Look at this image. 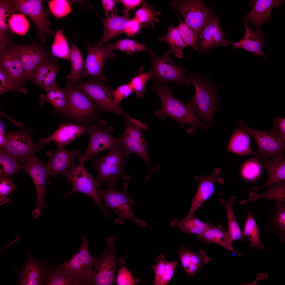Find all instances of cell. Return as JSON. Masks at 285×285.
I'll list each match as a JSON object with an SVG mask.
<instances>
[{
  "label": "cell",
  "instance_id": "52a82bcc",
  "mask_svg": "<svg viewBox=\"0 0 285 285\" xmlns=\"http://www.w3.org/2000/svg\"><path fill=\"white\" fill-rule=\"evenodd\" d=\"M170 7L181 14L184 22L196 34L216 16L213 10L200 0H175Z\"/></svg>",
  "mask_w": 285,
  "mask_h": 285
},
{
  "label": "cell",
  "instance_id": "9a60e30c",
  "mask_svg": "<svg viewBox=\"0 0 285 285\" xmlns=\"http://www.w3.org/2000/svg\"><path fill=\"white\" fill-rule=\"evenodd\" d=\"M42 0H11L14 13L20 12L29 17L34 23L38 30L37 36L42 43L48 36H54L51 22L44 11Z\"/></svg>",
  "mask_w": 285,
  "mask_h": 285
},
{
  "label": "cell",
  "instance_id": "5bb4252c",
  "mask_svg": "<svg viewBox=\"0 0 285 285\" xmlns=\"http://www.w3.org/2000/svg\"><path fill=\"white\" fill-rule=\"evenodd\" d=\"M26 81L32 80L37 69L43 64L57 59L36 41L25 44H15Z\"/></svg>",
  "mask_w": 285,
  "mask_h": 285
},
{
  "label": "cell",
  "instance_id": "be15d7a7",
  "mask_svg": "<svg viewBox=\"0 0 285 285\" xmlns=\"http://www.w3.org/2000/svg\"><path fill=\"white\" fill-rule=\"evenodd\" d=\"M101 2L107 18L110 17L114 13V8L116 1L102 0Z\"/></svg>",
  "mask_w": 285,
  "mask_h": 285
},
{
  "label": "cell",
  "instance_id": "b9f144b4",
  "mask_svg": "<svg viewBox=\"0 0 285 285\" xmlns=\"http://www.w3.org/2000/svg\"><path fill=\"white\" fill-rule=\"evenodd\" d=\"M70 62L71 72L66 77V78L74 84L82 78L84 64L80 51L72 42Z\"/></svg>",
  "mask_w": 285,
  "mask_h": 285
},
{
  "label": "cell",
  "instance_id": "9f6ffc18",
  "mask_svg": "<svg viewBox=\"0 0 285 285\" xmlns=\"http://www.w3.org/2000/svg\"><path fill=\"white\" fill-rule=\"evenodd\" d=\"M260 166L255 158H251L243 166L241 173L243 177L248 180H252L258 176L260 172Z\"/></svg>",
  "mask_w": 285,
  "mask_h": 285
},
{
  "label": "cell",
  "instance_id": "7bdbcfd3",
  "mask_svg": "<svg viewBox=\"0 0 285 285\" xmlns=\"http://www.w3.org/2000/svg\"><path fill=\"white\" fill-rule=\"evenodd\" d=\"M159 41H164L168 44L175 56L179 59L183 58L182 50L186 46L183 41L177 27L172 25L168 27L167 35L159 38Z\"/></svg>",
  "mask_w": 285,
  "mask_h": 285
},
{
  "label": "cell",
  "instance_id": "7dc6e473",
  "mask_svg": "<svg viewBox=\"0 0 285 285\" xmlns=\"http://www.w3.org/2000/svg\"><path fill=\"white\" fill-rule=\"evenodd\" d=\"M106 47L111 50H118L131 55L140 51L148 52L149 49L145 45L127 39L118 40L113 44H109Z\"/></svg>",
  "mask_w": 285,
  "mask_h": 285
},
{
  "label": "cell",
  "instance_id": "11a10c76",
  "mask_svg": "<svg viewBox=\"0 0 285 285\" xmlns=\"http://www.w3.org/2000/svg\"><path fill=\"white\" fill-rule=\"evenodd\" d=\"M12 179L6 176H0V204L2 205L9 203L11 199L7 198L8 195L15 189L17 186L12 183Z\"/></svg>",
  "mask_w": 285,
  "mask_h": 285
},
{
  "label": "cell",
  "instance_id": "ffe728a7",
  "mask_svg": "<svg viewBox=\"0 0 285 285\" xmlns=\"http://www.w3.org/2000/svg\"><path fill=\"white\" fill-rule=\"evenodd\" d=\"M15 44L12 41L0 45V68L7 73L17 86L23 87L27 81Z\"/></svg>",
  "mask_w": 285,
  "mask_h": 285
},
{
  "label": "cell",
  "instance_id": "f6af8a7d",
  "mask_svg": "<svg viewBox=\"0 0 285 285\" xmlns=\"http://www.w3.org/2000/svg\"><path fill=\"white\" fill-rule=\"evenodd\" d=\"M14 156L0 149V176H13L23 170L22 165L20 164Z\"/></svg>",
  "mask_w": 285,
  "mask_h": 285
},
{
  "label": "cell",
  "instance_id": "6125c7cd",
  "mask_svg": "<svg viewBox=\"0 0 285 285\" xmlns=\"http://www.w3.org/2000/svg\"><path fill=\"white\" fill-rule=\"evenodd\" d=\"M274 125L277 129L282 139L285 141V118L276 117L274 120Z\"/></svg>",
  "mask_w": 285,
  "mask_h": 285
},
{
  "label": "cell",
  "instance_id": "e0dca14e",
  "mask_svg": "<svg viewBox=\"0 0 285 285\" xmlns=\"http://www.w3.org/2000/svg\"><path fill=\"white\" fill-rule=\"evenodd\" d=\"M23 171L27 173L30 177L35 185L37 198L35 204L36 208L32 212L35 218L40 216L42 209L47 205L44 201V196L47 184V169L46 163L41 161L35 155L23 165H22Z\"/></svg>",
  "mask_w": 285,
  "mask_h": 285
},
{
  "label": "cell",
  "instance_id": "7402d4cb",
  "mask_svg": "<svg viewBox=\"0 0 285 285\" xmlns=\"http://www.w3.org/2000/svg\"><path fill=\"white\" fill-rule=\"evenodd\" d=\"M221 169L216 168L213 173L210 175L196 176L195 179L199 182L197 192L192 200L190 208L188 213H193L199 208L214 193L216 192L214 187L216 182L224 184V179L219 175Z\"/></svg>",
  "mask_w": 285,
  "mask_h": 285
},
{
  "label": "cell",
  "instance_id": "2e32d148",
  "mask_svg": "<svg viewBox=\"0 0 285 285\" xmlns=\"http://www.w3.org/2000/svg\"><path fill=\"white\" fill-rule=\"evenodd\" d=\"M112 237L108 239L107 248L98 256L87 285H111L113 284L117 262Z\"/></svg>",
  "mask_w": 285,
  "mask_h": 285
},
{
  "label": "cell",
  "instance_id": "91938a15",
  "mask_svg": "<svg viewBox=\"0 0 285 285\" xmlns=\"http://www.w3.org/2000/svg\"><path fill=\"white\" fill-rule=\"evenodd\" d=\"M143 27H145L134 18H131L127 24L124 33L128 37L133 36L140 33L141 28Z\"/></svg>",
  "mask_w": 285,
  "mask_h": 285
},
{
  "label": "cell",
  "instance_id": "30bf717a",
  "mask_svg": "<svg viewBox=\"0 0 285 285\" xmlns=\"http://www.w3.org/2000/svg\"><path fill=\"white\" fill-rule=\"evenodd\" d=\"M61 175L64 177L68 182H71L72 186V189L64 196V198L77 192L84 193L92 199L106 216H110L111 212L103 204L102 198L97 191L96 179L86 170L84 165L79 164Z\"/></svg>",
  "mask_w": 285,
  "mask_h": 285
},
{
  "label": "cell",
  "instance_id": "f546056e",
  "mask_svg": "<svg viewBox=\"0 0 285 285\" xmlns=\"http://www.w3.org/2000/svg\"><path fill=\"white\" fill-rule=\"evenodd\" d=\"M46 270L35 260L29 257L21 271L19 283L22 285L44 284Z\"/></svg>",
  "mask_w": 285,
  "mask_h": 285
},
{
  "label": "cell",
  "instance_id": "1f68e13d",
  "mask_svg": "<svg viewBox=\"0 0 285 285\" xmlns=\"http://www.w3.org/2000/svg\"><path fill=\"white\" fill-rule=\"evenodd\" d=\"M155 260L156 263L151 267L154 273V285H167L173 276L178 261H167L163 254L158 255Z\"/></svg>",
  "mask_w": 285,
  "mask_h": 285
},
{
  "label": "cell",
  "instance_id": "4dcf8cb0",
  "mask_svg": "<svg viewBox=\"0 0 285 285\" xmlns=\"http://www.w3.org/2000/svg\"><path fill=\"white\" fill-rule=\"evenodd\" d=\"M265 213L268 216L266 223L272 234L282 242H285V203L275 202L274 208Z\"/></svg>",
  "mask_w": 285,
  "mask_h": 285
},
{
  "label": "cell",
  "instance_id": "7c38bea8",
  "mask_svg": "<svg viewBox=\"0 0 285 285\" xmlns=\"http://www.w3.org/2000/svg\"><path fill=\"white\" fill-rule=\"evenodd\" d=\"M239 126L251 136L256 141L258 148L255 152L257 159H265L283 154L285 141L281 138L274 125L267 131L252 129L245 125L241 120L239 121Z\"/></svg>",
  "mask_w": 285,
  "mask_h": 285
},
{
  "label": "cell",
  "instance_id": "6f0895ef",
  "mask_svg": "<svg viewBox=\"0 0 285 285\" xmlns=\"http://www.w3.org/2000/svg\"><path fill=\"white\" fill-rule=\"evenodd\" d=\"M134 91L129 84H125L119 86L116 89L111 91L113 98L115 103L119 105L123 99L129 96Z\"/></svg>",
  "mask_w": 285,
  "mask_h": 285
},
{
  "label": "cell",
  "instance_id": "cb8c5ba5",
  "mask_svg": "<svg viewBox=\"0 0 285 285\" xmlns=\"http://www.w3.org/2000/svg\"><path fill=\"white\" fill-rule=\"evenodd\" d=\"M90 126L83 124H77L65 122L60 125L58 129L51 135L46 138L41 139L39 143L49 144L51 141L55 142L57 145L64 147L71 143L84 133H88Z\"/></svg>",
  "mask_w": 285,
  "mask_h": 285
},
{
  "label": "cell",
  "instance_id": "d590c367",
  "mask_svg": "<svg viewBox=\"0 0 285 285\" xmlns=\"http://www.w3.org/2000/svg\"><path fill=\"white\" fill-rule=\"evenodd\" d=\"M39 99L40 105L47 102L51 104L55 110V114L66 106L68 102V94L65 88H61L57 86L47 92L45 95H39Z\"/></svg>",
  "mask_w": 285,
  "mask_h": 285
},
{
  "label": "cell",
  "instance_id": "4fadbf2b",
  "mask_svg": "<svg viewBox=\"0 0 285 285\" xmlns=\"http://www.w3.org/2000/svg\"><path fill=\"white\" fill-rule=\"evenodd\" d=\"M90 129L88 133L90 135L89 144L84 154L78 158L79 164L84 165L85 162L92 157L98 156L101 151L108 150L120 143L119 138L116 139L111 135L113 130L104 120L98 121L95 124L89 126Z\"/></svg>",
  "mask_w": 285,
  "mask_h": 285
},
{
  "label": "cell",
  "instance_id": "f35d334b",
  "mask_svg": "<svg viewBox=\"0 0 285 285\" xmlns=\"http://www.w3.org/2000/svg\"><path fill=\"white\" fill-rule=\"evenodd\" d=\"M10 0H0V45L13 41V33L7 21L11 15Z\"/></svg>",
  "mask_w": 285,
  "mask_h": 285
},
{
  "label": "cell",
  "instance_id": "6da1fadb",
  "mask_svg": "<svg viewBox=\"0 0 285 285\" xmlns=\"http://www.w3.org/2000/svg\"><path fill=\"white\" fill-rule=\"evenodd\" d=\"M152 82L153 85L151 91L158 95L162 104L161 108L154 112V115L162 119L168 117L176 122L182 128L188 125L189 127L187 132L190 134L196 133L198 128L208 129L207 124L203 123L198 119L188 103L183 102L173 95L172 87L166 83Z\"/></svg>",
  "mask_w": 285,
  "mask_h": 285
},
{
  "label": "cell",
  "instance_id": "9c48e42d",
  "mask_svg": "<svg viewBox=\"0 0 285 285\" xmlns=\"http://www.w3.org/2000/svg\"><path fill=\"white\" fill-rule=\"evenodd\" d=\"M81 239L80 248L69 259L60 264L53 265L66 274L79 280L82 285H87L98 256H93L90 253L86 237L82 236Z\"/></svg>",
  "mask_w": 285,
  "mask_h": 285
},
{
  "label": "cell",
  "instance_id": "f5cc1de1",
  "mask_svg": "<svg viewBox=\"0 0 285 285\" xmlns=\"http://www.w3.org/2000/svg\"><path fill=\"white\" fill-rule=\"evenodd\" d=\"M49 9L56 18H60L68 15L72 9L69 2L66 0H52L48 2Z\"/></svg>",
  "mask_w": 285,
  "mask_h": 285
},
{
  "label": "cell",
  "instance_id": "603a6c76",
  "mask_svg": "<svg viewBox=\"0 0 285 285\" xmlns=\"http://www.w3.org/2000/svg\"><path fill=\"white\" fill-rule=\"evenodd\" d=\"M255 159L260 167L267 170L269 176L264 183L259 186L251 188L250 193H256L262 188L266 189L278 182L285 181V158L283 154L262 160Z\"/></svg>",
  "mask_w": 285,
  "mask_h": 285
},
{
  "label": "cell",
  "instance_id": "bcb514c9",
  "mask_svg": "<svg viewBox=\"0 0 285 285\" xmlns=\"http://www.w3.org/2000/svg\"><path fill=\"white\" fill-rule=\"evenodd\" d=\"M51 47V53L55 57L70 61L71 50L63 31L57 29Z\"/></svg>",
  "mask_w": 285,
  "mask_h": 285
},
{
  "label": "cell",
  "instance_id": "e575fe53",
  "mask_svg": "<svg viewBox=\"0 0 285 285\" xmlns=\"http://www.w3.org/2000/svg\"><path fill=\"white\" fill-rule=\"evenodd\" d=\"M220 18L216 16L207 24L197 36L196 45L199 53H205L211 49V45L214 35L221 27Z\"/></svg>",
  "mask_w": 285,
  "mask_h": 285
},
{
  "label": "cell",
  "instance_id": "ee69618b",
  "mask_svg": "<svg viewBox=\"0 0 285 285\" xmlns=\"http://www.w3.org/2000/svg\"><path fill=\"white\" fill-rule=\"evenodd\" d=\"M259 231L253 213L251 211H249L243 232V234L249 240L250 247L263 250L264 249V247L260 241Z\"/></svg>",
  "mask_w": 285,
  "mask_h": 285
},
{
  "label": "cell",
  "instance_id": "5b68a950",
  "mask_svg": "<svg viewBox=\"0 0 285 285\" xmlns=\"http://www.w3.org/2000/svg\"><path fill=\"white\" fill-rule=\"evenodd\" d=\"M148 53L151 56L149 61L152 65L151 72L153 81L160 83H166L169 82H175L177 86L185 84L186 86L191 85L190 82L189 70L181 65H177L173 62L169 58L172 53L171 48L161 56H157L150 49Z\"/></svg>",
  "mask_w": 285,
  "mask_h": 285
},
{
  "label": "cell",
  "instance_id": "60d3db41",
  "mask_svg": "<svg viewBox=\"0 0 285 285\" xmlns=\"http://www.w3.org/2000/svg\"><path fill=\"white\" fill-rule=\"evenodd\" d=\"M46 284L48 285H80L81 281L67 275L53 265L47 268Z\"/></svg>",
  "mask_w": 285,
  "mask_h": 285
},
{
  "label": "cell",
  "instance_id": "ac0fdd59",
  "mask_svg": "<svg viewBox=\"0 0 285 285\" xmlns=\"http://www.w3.org/2000/svg\"><path fill=\"white\" fill-rule=\"evenodd\" d=\"M87 55L82 78L88 76L109 82V80L103 75V70L106 60L113 59L116 56L115 53L106 47H99L90 42L87 44Z\"/></svg>",
  "mask_w": 285,
  "mask_h": 285
},
{
  "label": "cell",
  "instance_id": "8d00e7d4",
  "mask_svg": "<svg viewBox=\"0 0 285 285\" xmlns=\"http://www.w3.org/2000/svg\"><path fill=\"white\" fill-rule=\"evenodd\" d=\"M236 198V196H233L226 201L221 198L220 201L226 210L228 226L227 228L232 241L241 240L245 242L246 241L245 237L237 221L233 211V205Z\"/></svg>",
  "mask_w": 285,
  "mask_h": 285
},
{
  "label": "cell",
  "instance_id": "d6a6232c",
  "mask_svg": "<svg viewBox=\"0 0 285 285\" xmlns=\"http://www.w3.org/2000/svg\"><path fill=\"white\" fill-rule=\"evenodd\" d=\"M250 135L239 126L234 129L227 146L228 151L241 156L251 154L256 156L250 147Z\"/></svg>",
  "mask_w": 285,
  "mask_h": 285
},
{
  "label": "cell",
  "instance_id": "f1b7e54d",
  "mask_svg": "<svg viewBox=\"0 0 285 285\" xmlns=\"http://www.w3.org/2000/svg\"><path fill=\"white\" fill-rule=\"evenodd\" d=\"M57 59L47 62L36 70L32 80L33 83L40 87L46 92L57 86L55 78L60 66Z\"/></svg>",
  "mask_w": 285,
  "mask_h": 285
},
{
  "label": "cell",
  "instance_id": "db71d44e",
  "mask_svg": "<svg viewBox=\"0 0 285 285\" xmlns=\"http://www.w3.org/2000/svg\"><path fill=\"white\" fill-rule=\"evenodd\" d=\"M117 261L120 264V266L116 278L117 285H134L139 284L140 280L138 278H134L125 267L124 259L119 258Z\"/></svg>",
  "mask_w": 285,
  "mask_h": 285
},
{
  "label": "cell",
  "instance_id": "681fc988",
  "mask_svg": "<svg viewBox=\"0 0 285 285\" xmlns=\"http://www.w3.org/2000/svg\"><path fill=\"white\" fill-rule=\"evenodd\" d=\"M179 21V24L176 27L186 47L189 46L198 51L196 45L197 35L185 22L180 19L178 15H177Z\"/></svg>",
  "mask_w": 285,
  "mask_h": 285
},
{
  "label": "cell",
  "instance_id": "f907efd6",
  "mask_svg": "<svg viewBox=\"0 0 285 285\" xmlns=\"http://www.w3.org/2000/svg\"><path fill=\"white\" fill-rule=\"evenodd\" d=\"M151 77V72L150 70L146 73H141L131 78L129 84L137 97L144 98V93L146 90V84L148 80Z\"/></svg>",
  "mask_w": 285,
  "mask_h": 285
},
{
  "label": "cell",
  "instance_id": "94428289",
  "mask_svg": "<svg viewBox=\"0 0 285 285\" xmlns=\"http://www.w3.org/2000/svg\"><path fill=\"white\" fill-rule=\"evenodd\" d=\"M117 2H121L124 6L125 9L124 10V15H129V11L132 9H134L139 6L143 1L142 0H120L116 1Z\"/></svg>",
  "mask_w": 285,
  "mask_h": 285
},
{
  "label": "cell",
  "instance_id": "3957f363",
  "mask_svg": "<svg viewBox=\"0 0 285 285\" xmlns=\"http://www.w3.org/2000/svg\"><path fill=\"white\" fill-rule=\"evenodd\" d=\"M102 156H93L89 160L97 173V188L106 182L108 187H115L119 179L124 175L126 162L124 148L120 143L109 149Z\"/></svg>",
  "mask_w": 285,
  "mask_h": 285
},
{
  "label": "cell",
  "instance_id": "680465c9",
  "mask_svg": "<svg viewBox=\"0 0 285 285\" xmlns=\"http://www.w3.org/2000/svg\"><path fill=\"white\" fill-rule=\"evenodd\" d=\"M230 41L226 39L225 36V30L221 27L214 35L211 45V49L219 46H227L230 44Z\"/></svg>",
  "mask_w": 285,
  "mask_h": 285
},
{
  "label": "cell",
  "instance_id": "4316f807",
  "mask_svg": "<svg viewBox=\"0 0 285 285\" xmlns=\"http://www.w3.org/2000/svg\"><path fill=\"white\" fill-rule=\"evenodd\" d=\"M93 10L98 16L102 22L104 28L103 36L101 40L96 45L98 46H103V44L111 39L124 33L127 24L131 19L129 16L119 15L118 10L115 8V13L110 17L104 19L93 8L91 5L89 7Z\"/></svg>",
  "mask_w": 285,
  "mask_h": 285
},
{
  "label": "cell",
  "instance_id": "e7e4bbea",
  "mask_svg": "<svg viewBox=\"0 0 285 285\" xmlns=\"http://www.w3.org/2000/svg\"><path fill=\"white\" fill-rule=\"evenodd\" d=\"M6 140L4 135L0 134V148H3L5 145Z\"/></svg>",
  "mask_w": 285,
  "mask_h": 285
},
{
  "label": "cell",
  "instance_id": "ab89813d",
  "mask_svg": "<svg viewBox=\"0 0 285 285\" xmlns=\"http://www.w3.org/2000/svg\"><path fill=\"white\" fill-rule=\"evenodd\" d=\"M154 6L144 2L141 7L136 11L133 18L147 28L150 26L154 28V22H160L158 16L162 14L160 11L152 9Z\"/></svg>",
  "mask_w": 285,
  "mask_h": 285
},
{
  "label": "cell",
  "instance_id": "836d02e7",
  "mask_svg": "<svg viewBox=\"0 0 285 285\" xmlns=\"http://www.w3.org/2000/svg\"><path fill=\"white\" fill-rule=\"evenodd\" d=\"M209 222H202L196 217L193 213H188L183 219L179 221L176 218L172 220L171 226L178 229L185 233L196 234L197 235L202 234L206 230Z\"/></svg>",
  "mask_w": 285,
  "mask_h": 285
},
{
  "label": "cell",
  "instance_id": "74e56055",
  "mask_svg": "<svg viewBox=\"0 0 285 285\" xmlns=\"http://www.w3.org/2000/svg\"><path fill=\"white\" fill-rule=\"evenodd\" d=\"M249 198L246 200L239 202V204H244L249 201H255L260 198L267 199L268 201L273 200L275 202L285 203V182H280L272 186L265 189L264 193L258 194L256 193H250Z\"/></svg>",
  "mask_w": 285,
  "mask_h": 285
},
{
  "label": "cell",
  "instance_id": "484cf974",
  "mask_svg": "<svg viewBox=\"0 0 285 285\" xmlns=\"http://www.w3.org/2000/svg\"><path fill=\"white\" fill-rule=\"evenodd\" d=\"M188 276L193 277L199 273L211 260L205 251L195 252L182 246L177 251Z\"/></svg>",
  "mask_w": 285,
  "mask_h": 285
},
{
  "label": "cell",
  "instance_id": "277c9868",
  "mask_svg": "<svg viewBox=\"0 0 285 285\" xmlns=\"http://www.w3.org/2000/svg\"><path fill=\"white\" fill-rule=\"evenodd\" d=\"M65 88L68 94V104L64 108L55 114H59L64 119L78 124L90 126L96 123L100 112L97 105L70 81L67 82Z\"/></svg>",
  "mask_w": 285,
  "mask_h": 285
},
{
  "label": "cell",
  "instance_id": "c3c4849f",
  "mask_svg": "<svg viewBox=\"0 0 285 285\" xmlns=\"http://www.w3.org/2000/svg\"><path fill=\"white\" fill-rule=\"evenodd\" d=\"M7 21L9 27L13 33L23 36L29 29V23L23 13H13L8 17Z\"/></svg>",
  "mask_w": 285,
  "mask_h": 285
},
{
  "label": "cell",
  "instance_id": "44dd1931",
  "mask_svg": "<svg viewBox=\"0 0 285 285\" xmlns=\"http://www.w3.org/2000/svg\"><path fill=\"white\" fill-rule=\"evenodd\" d=\"M284 2L283 0H250L248 4L251 10L241 19L244 23H252L253 30H255L265 22L272 23L270 18L272 11L274 8H278Z\"/></svg>",
  "mask_w": 285,
  "mask_h": 285
},
{
  "label": "cell",
  "instance_id": "d4e9b609",
  "mask_svg": "<svg viewBox=\"0 0 285 285\" xmlns=\"http://www.w3.org/2000/svg\"><path fill=\"white\" fill-rule=\"evenodd\" d=\"M245 34L241 40L236 42L230 41L232 46V49H241L252 53L256 56H261L267 61V59L263 53L262 49L266 45L264 39L267 37L266 34H263L260 28L251 31L248 23H244Z\"/></svg>",
  "mask_w": 285,
  "mask_h": 285
},
{
  "label": "cell",
  "instance_id": "ba28073f",
  "mask_svg": "<svg viewBox=\"0 0 285 285\" xmlns=\"http://www.w3.org/2000/svg\"><path fill=\"white\" fill-rule=\"evenodd\" d=\"M128 184H123V190L117 191L115 187H108L106 189H97V191L104 202V206L113 210L117 214L118 218L115 220L117 224H124V220L129 219L132 221L139 227L145 226L146 224L142 220L136 217L133 213L131 206L135 204L128 197L127 194Z\"/></svg>",
  "mask_w": 285,
  "mask_h": 285
},
{
  "label": "cell",
  "instance_id": "8fae6325",
  "mask_svg": "<svg viewBox=\"0 0 285 285\" xmlns=\"http://www.w3.org/2000/svg\"><path fill=\"white\" fill-rule=\"evenodd\" d=\"M30 129L25 128L15 132L6 131V142L2 149L24 164L32 158L35 153L43 149L45 144L35 143L31 136Z\"/></svg>",
  "mask_w": 285,
  "mask_h": 285
},
{
  "label": "cell",
  "instance_id": "83f0119b",
  "mask_svg": "<svg viewBox=\"0 0 285 285\" xmlns=\"http://www.w3.org/2000/svg\"><path fill=\"white\" fill-rule=\"evenodd\" d=\"M197 238L203 243H214L242 257L243 255L237 251L233 247V241L228 231L227 227L221 225L215 226L209 223L205 231L197 235Z\"/></svg>",
  "mask_w": 285,
  "mask_h": 285
},
{
  "label": "cell",
  "instance_id": "7a4b0ae2",
  "mask_svg": "<svg viewBox=\"0 0 285 285\" xmlns=\"http://www.w3.org/2000/svg\"><path fill=\"white\" fill-rule=\"evenodd\" d=\"M189 78L191 84L194 86L196 92L188 103L201 120L205 121L209 126H214L213 118L219 108L218 90L221 86L211 82L208 77L203 78L191 73Z\"/></svg>",
  "mask_w": 285,
  "mask_h": 285
},
{
  "label": "cell",
  "instance_id": "8992f818",
  "mask_svg": "<svg viewBox=\"0 0 285 285\" xmlns=\"http://www.w3.org/2000/svg\"><path fill=\"white\" fill-rule=\"evenodd\" d=\"M108 83L90 78L88 81L80 82L74 86L97 105L100 112L120 115L131 120L132 118L123 112L119 105L115 103L111 93L112 89Z\"/></svg>",
  "mask_w": 285,
  "mask_h": 285
},
{
  "label": "cell",
  "instance_id": "816d5d0a",
  "mask_svg": "<svg viewBox=\"0 0 285 285\" xmlns=\"http://www.w3.org/2000/svg\"><path fill=\"white\" fill-rule=\"evenodd\" d=\"M0 94L11 91H18L26 93L27 89L17 86L7 73L0 68Z\"/></svg>",
  "mask_w": 285,
  "mask_h": 285
},
{
  "label": "cell",
  "instance_id": "d6986e66",
  "mask_svg": "<svg viewBox=\"0 0 285 285\" xmlns=\"http://www.w3.org/2000/svg\"><path fill=\"white\" fill-rule=\"evenodd\" d=\"M56 151L49 150L46 153L49 159L46 163L47 177H52L56 179L59 174L69 170L76 166L75 159L80 156L81 149L73 150L65 149L57 145Z\"/></svg>",
  "mask_w": 285,
  "mask_h": 285
}]
</instances>
